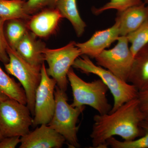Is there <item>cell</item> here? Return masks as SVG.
<instances>
[{
  "label": "cell",
  "mask_w": 148,
  "mask_h": 148,
  "mask_svg": "<svg viewBox=\"0 0 148 148\" xmlns=\"http://www.w3.org/2000/svg\"><path fill=\"white\" fill-rule=\"evenodd\" d=\"M144 120L137 98L125 103L113 112L95 115L90 135L92 147L108 148L107 140L115 135L125 141L142 137L144 132L141 124Z\"/></svg>",
  "instance_id": "6da1fadb"
},
{
  "label": "cell",
  "mask_w": 148,
  "mask_h": 148,
  "mask_svg": "<svg viewBox=\"0 0 148 148\" xmlns=\"http://www.w3.org/2000/svg\"><path fill=\"white\" fill-rule=\"evenodd\" d=\"M68 79L73 97L72 106L82 108L88 106L100 114L110 113L112 107L107 98L108 88L101 79L86 82L75 73L72 67L68 72Z\"/></svg>",
  "instance_id": "7a4b0ae2"
},
{
  "label": "cell",
  "mask_w": 148,
  "mask_h": 148,
  "mask_svg": "<svg viewBox=\"0 0 148 148\" xmlns=\"http://www.w3.org/2000/svg\"><path fill=\"white\" fill-rule=\"evenodd\" d=\"M77 58L72 67L84 73L92 74L100 78L113 96V106L110 113L113 112L125 103L138 97V90L131 84L122 80L107 69L95 65L86 55Z\"/></svg>",
  "instance_id": "3957f363"
},
{
  "label": "cell",
  "mask_w": 148,
  "mask_h": 148,
  "mask_svg": "<svg viewBox=\"0 0 148 148\" xmlns=\"http://www.w3.org/2000/svg\"><path fill=\"white\" fill-rule=\"evenodd\" d=\"M56 102L54 113L47 125L62 135L71 148L80 147L78 140L79 127L77 123L84 106L74 108L68 103L66 91L56 86L54 91Z\"/></svg>",
  "instance_id": "277c9868"
},
{
  "label": "cell",
  "mask_w": 148,
  "mask_h": 148,
  "mask_svg": "<svg viewBox=\"0 0 148 148\" xmlns=\"http://www.w3.org/2000/svg\"><path fill=\"white\" fill-rule=\"evenodd\" d=\"M7 51L9 62L4 64L8 73L15 77L23 86L27 98V106L34 115L35 95L41 79V67L33 66L9 45Z\"/></svg>",
  "instance_id": "5b68a950"
},
{
  "label": "cell",
  "mask_w": 148,
  "mask_h": 148,
  "mask_svg": "<svg viewBox=\"0 0 148 148\" xmlns=\"http://www.w3.org/2000/svg\"><path fill=\"white\" fill-rule=\"evenodd\" d=\"M27 105L8 98L0 104V130L4 138L22 137L30 131L33 118Z\"/></svg>",
  "instance_id": "8992f818"
},
{
  "label": "cell",
  "mask_w": 148,
  "mask_h": 148,
  "mask_svg": "<svg viewBox=\"0 0 148 148\" xmlns=\"http://www.w3.org/2000/svg\"><path fill=\"white\" fill-rule=\"evenodd\" d=\"M76 43L71 41L65 46L56 49L46 48L43 51L45 60L48 66L47 73L55 80L56 86L65 91L69 82L68 72L76 59L81 56Z\"/></svg>",
  "instance_id": "52a82bcc"
},
{
  "label": "cell",
  "mask_w": 148,
  "mask_h": 148,
  "mask_svg": "<svg viewBox=\"0 0 148 148\" xmlns=\"http://www.w3.org/2000/svg\"><path fill=\"white\" fill-rule=\"evenodd\" d=\"M117 41L113 48L105 49L95 58L98 66L127 82L134 57L128 46L127 37L120 36Z\"/></svg>",
  "instance_id": "ba28073f"
},
{
  "label": "cell",
  "mask_w": 148,
  "mask_h": 148,
  "mask_svg": "<svg viewBox=\"0 0 148 148\" xmlns=\"http://www.w3.org/2000/svg\"><path fill=\"white\" fill-rule=\"evenodd\" d=\"M41 79L35 95L34 115L33 126L48 125L51 120L55 108L54 91L55 80L48 75L45 62L41 69Z\"/></svg>",
  "instance_id": "9c48e42d"
},
{
  "label": "cell",
  "mask_w": 148,
  "mask_h": 148,
  "mask_svg": "<svg viewBox=\"0 0 148 148\" xmlns=\"http://www.w3.org/2000/svg\"><path fill=\"white\" fill-rule=\"evenodd\" d=\"M65 138L47 125H41L32 132L21 137L19 148H61Z\"/></svg>",
  "instance_id": "30bf717a"
},
{
  "label": "cell",
  "mask_w": 148,
  "mask_h": 148,
  "mask_svg": "<svg viewBox=\"0 0 148 148\" xmlns=\"http://www.w3.org/2000/svg\"><path fill=\"white\" fill-rule=\"evenodd\" d=\"M120 36L119 24L115 21L114 24L108 29L97 31L91 38L82 43H76L80 51L81 55L95 58Z\"/></svg>",
  "instance_id": "8fae6325"
},
{
  "label": "cell",
  "mask_w": 148,
  "mask_h": 148,
  "mask_svg": "<svg viewBox=\"0 0 148 148\" xmlns=\"http://www.w3.org/2000/svg\"><path fill=\"white\" fill-rule=\"evenodd\" d=\"M62 18L56 8L45 9L32 15L27 21L28 29L38 38H46L55 33Z\"/></svg>",
  "instance_id": "7c38bea8"
},
{
  "label": "cell",
  "mask_w": 148,
  "mask_h": 148,
  "mask_svg": "<svg viewBox=\"0 0 148 148\" xmlns=\"http://www.w3.org/2000/svg\"><path fill=\"white\" fill-rule=\"evenodd\" d=\"M148 19V5L145 3L118 12L115 21L119 24L120 36H126Z\"/></svg>",
  "instance_id": "4fadbf2b"
},
{
  "label": "cell",
  "mask_w": 148,
  "mask_h": 148,
  "mask_svg": "<svg viewBox=\"0 0 148 148\" xmlns=\"http://www.w3.org/2000/svg\"><path fill=\"white\" fill-rule=\"evenodd\" d=\"M38 38L29 30L18 42L15 50L29 64L41 67L45 61L43 51L46 47L45 43Z\"/></svg>",
  "instance_id": "5bb4252c"
},
{
  "label": "cell",
  "mask_w": 148,
  "mask_h": 148,
  "mask_svg": "<svg viewBox=\"0 0 148 148\" xmlns=\"http://www.w3.org/2000/svg\"><path fill=\"white\" fill-rule=\"evenodd\" d=\"M127 82L138 91L148 88V43L135 55Z\"/></svg>",
  "instance_id": "9a60e30c"
},
{
  "label": "cell",
  "mask_w": 148,
  "mask_h": 148,
  "mask_svg": "<svg viewBox=\"0 0 148 148\" xmlns=\"http://www.w3.org/2000/svg\"><path fill=\"white\" fill-rule=\"evenodd\" d=\"M56 8L63 18H67L71 22L77 37L82 36L86 25L80 15L77 0H58Z\"/></svg>",
  "instance_id": "2e32d148"
},
{
  "label": "cell",
  "mask_w": 148,
  "mask_h": 148,
  "mask_svg": "<svg viewBox=\"0 0 148 148\" xmlns=\"http://www.w3.org/2000/svg\"><path fill=\"white\" fill-rule=\"evenodd\" d=\"M0 91L8 98L27 105V98L24 88L20 84L11 77L0 66Z\"/></svg>",
  "instance_id": "e0dca14e"
},
{
  "label": "cell",
  "mask_w": 148,
  "mask_h": 148,
  "mask_svg": "<svg viewBox=\"0 0 148 148\" xmlns=\"http://www.w3.org/2000/svg\"><path fill=\"white\" fill-rule=\"evenodd\" d=\"M28 20L20 18L9 19L6 21L4 32L9 45L15 50L16 46L29 31Z\"/></svg>",
  "instance_id": "ac0fdd59"
},
{
  "label": "cell",
  "mask_w": 148,
  "mask_h": 148,
  "mask_svg": "<svg viewBox=\"0 0 148 148\" xmlns=\"http://www.w3.org/2000/svg\"><path fill=\"white\" fill-rule=\"evenodd\" d=\"M26 1L0 0V17L7 20L20 18L29 20L32 16L28 15L24 10Z\"/></svg>",
  "instance_id": "d6986e66"
},
{
  "label": "cell",
  "mask_w": 148,
  "mask_h": 148,
  "mask_svg": "<svg viewBox=\"0 0 148 148\" xmlns=\"http://www.w3.org/2000/svg\"><path fill=\"white\" fill-rule=\"evenodd\" d=\"M141 126L144 134L142 137L129 141H120L114 137L107 140L108 147L113 148H148V121L144 120Z\"/></svg>",
  "instance_id": "ffe728a7"
},
{
  "label": "cell",
  "mask_w": 148,
  "mask_h": 148,
  "mask_svg": "<svg viewBox=\"0 0 148 148\" xmlns=\"http://www.w3.org/2000/svg\"><path fill=\"white\" fill-rule=\"evenodd\" d=\"M126 36L128 42L131 44L130 49L135 57L138 51L148 43V19Z\"/></svg>",
  "instance_id": "44dd1931"
},
{
  "label": "cell",
  "mask_w": 148,
  "mask_h": 148,
  "mask_svg": "<svg viewBox=\"0 0 148 148\" xmlns=\"http://www.w3.org/2000/svg\"><path fill=\"white\" fill-rule=\"evenodd\" d=\"M142 0H110L108 3L99 8H92V12L95 15H99L105 11L115 9L122 11L134 6L141 4Z\"/></svg>",
  "instance_id": "7402d4cb"
},
{
  "label": "cell",
  "mask_w": 148,
  "mask_h": 148,
  "mask_svg": "<svg viewBox=\"0 0 148 148\" xmlns=\"http://www.w3.org/2000/svg\"><path fill=\"white\" fill-rule=\"evenodd\" d=\"M58 0H28L24 8L28 15L32 16L45 9L56 8Z\"/></svg>",
  "instance_id": "603a6c76"
},
{
  "label": "cell",
  "mask_w": 148,
  "mask_h": 148,
  "mask_svg": "<svg viewBox=\"0 0 148 148\" xmlns=\"http://www.w3.org/2000/svg\"><path fill=\"white\" fill-rule=\"evenodd\" d=\"M6 19L0 17V61L4 64L8 63L9 57L7 51L9 45L4 32L5 24Z\"/></svg>",
  "instance_id": "cb8c5ba5"
},
{
  "label": "cell",
  "mask_w": 148,
  "mask_h": 148,
  "mask_svg": "<svg viewBox=\"0 0 148 148\" xmlns=\"http://www.w3.org/2000/svg\"><path fill=\"white\" fill-rule=\"evenodd\" d=\"M138 98L140 110L145 117V120L148 121V88L138 91Z\"/></svg>",
  "instance_id": "d4e9b609"
},
{
  "label": "cell",
  "mask_w": 148,
  "mask_h": 148,
  "mask_svg": "<svg viewBox=\"0 0 148 148\" xmlns=\"http://www.w3.org/2000/svg\"><path fill=\"white\" fill-rule=\"evenodd\" d=\"M20 143V136L5 137L0 142V148H14Z\"/></svg>",
  "instance_id": "484cf974"
},
{
  "label": "cell",
  "mask_w": 148,
  "mask_h": 148,
  "mask_svg": "<svg viewBox=\"0 0 148 148\" xmlns=\"http://www.w3.org/2000/svg\"><path fill=\"white\" fill-rule=\"evenodd\" d=\"M8 98V97H7L6 95L0 91V104L3 101H4L5 100Z\"/></svg>",
  "instance_id": "4316f807"
},
{
  "label": "cell",
  "mask_w": 148,
  "mask_h": 148,
  "mask_svg": "<svg viewBox=\"0 0 148 148\" xmlns=\"http://www.w3.org/2000/svg\"><path fill=\"white\" fill-rule=\"evenodd\" d=\"M4 138L1 132V130H0V142L3 140V138Z\"/></svg>",
  "instance_id": "83f0119b"
},
{
  "label": "cell",
  "mask_w": 148,
  "mask_h": 148,
  "mask_svg": "<svg viewBox=\"0 0 148 148\" xmlns=\"http://www.w3.org/2000/svg\"><path fill=\"white\" fill-rule=\"evenodd\" d=\"M144 3L146 4H148V0H144Z\"/></svg>",
  "instance_id": "f1b7e54d"
},
{
  "label": "cell",
  "mask_w": 148,
  "mask_h": 148,
  "mask_svg": "<svg viewBox=\"0 0 148 148\" xmlns=\"http://www.w3.org/2000/svg\"><path fill=\"white\" fill-rule=\"evenodd\" d=\"M11 1H26V0H11Z\"/></svg>",
  "instance_id": "f546056e"
}]
</instances>
